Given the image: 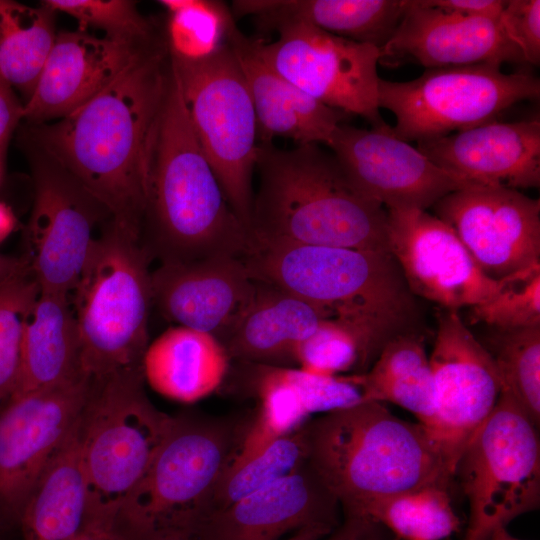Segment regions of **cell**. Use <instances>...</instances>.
Wrapping results in <instances>:
<instances>
[{
  "mask_svg": "<svg viewBox=\"0 0 540 540\" xmlns=\"http://www.w3.org/2000/svg\"><path fill=\"white\" fill-rule=\"evenodd\" d=\"M349 377L360 389L362 402L396 404L411 412L420 424L435 431L433 377L423 339L418 333L393 338L366 372Z\"/></svg>",
  "mask_w": 540,
  "mask_h": 540,
  "instance_id": "4dcf8cb0",
  "label": "cell"
},
{
  "mask_svg": "<svg viewBox=\"0 0 540 540\" xmlns=\"http://www.w3.org/2000/svg\"><path fill=\"white\" fill-rule=\"evenodd\" d=\"M387 244L411 292L447 310L490 299L515 275L488 277L452 228L426 210L387 209Z\"/></svg>",
  "mask_w": 540,
  "mask_h": 540,
  "instance_id": "9a60e30c",
  "label": "cell"
},
{
  "mask_svg": "<svg viewBox=\"0 0 540 540\" xmlns=\"http://www.w3.org/2000/svg\"><path fill=\"white\" fill-rule=\"evenodd\" d=\"M144 381L143 371L91 380L77 431L92 519H118L171 427Z\"/></svg>",
  "mask_w": 540,
  "mask_h": 540,
  "instance_id": "ba28073f",
  "label": "cell"
},
{
  "mask_svg": "<svg viewBox=\"0 0 540 540\" xmlns=\"http://www.w3.org/2000/svg\"><path fill=\"white\" fill-rule=\"evenodd\" d=\"M442 169L482 186L540 185V121H492L416 147Z\"/></svg>",
  "mask_w": 540,
  "mask_h": 540,
  "instance_id": "603a6c76",
  "label": "cell"
},
{
  "mask_svg": "<svg viewBox=\"0 0 540 540\" xmlns=\"http://www.w3.org/2000/svg\"><path fill=\"white\" fill-rule=\"evenodd\" d=\"M294 363L304 371L324 376H340L349 371L362 374L369 369L352 333L326 319L297 346Z\"/></svg>",
  "mask_w": 540,
  "mask_h": 540,
  "instance_id": "ab89813d",
  "label": "cell"
},
{
  "mask_svg": "<svg viewBox=\"0 0 540 540\" xmlns=\"http://www.w3.org/2000/svg\"><path fill=\"white\" fill-rule=\"evenodd\" d=\"M32 168L34 200L23 256L41 290L70 294L98 236L96 228L111 217L47 157H33Z\"/></svg>",
  "mask_w": 540,
  "mask_h": 540,
  "instance_id": "5bb4252c",
  "label": "cell"
},
{
  "mask_svg": "<svg viewBox=\"0 0 540 540\" xmlns=\"http://www.w3.org/2000/svg\"><path fill=\"white\" fill-rule=\"evenodd\" d=\"M328 147L356 189L386 209L426 210L477 185L433 163L387 123L371 129L341 123Z\"/></svg>",
  "mask_w": 540,
  "mask_h": 540,
  "instance_id": "e0dca14e",
  "label": "cell"
},
{
  "mask_svg": "<svg viewBox=\"0 0 540 540\" xmlns=\"http://www.w3.org/2000/svg\"><path fill=\"white\" fill-rule=\"evenodd\" d=\"M170 78L159 39L106 89L29 139L109 213L141 237L161 114Z\"/></svg>",
  "mask_w": 540,
  "mask_h": 540,
  "instance_id": "6da1fadb",
  "label": "cell"
},
{
  "mask_svg": "<svg viewBox=\"0 0 540 540\" xmlns=\"http://www.w3.org/2000/svg\"><path fill=\"white\" fill-rule=\"evenodd\" d=\"M540 96V79L500 65L430 68L406 82L381 79L378 105L394 114L393 133L404 141L444 137L492 121L524 100Z\"/></svg>",
  "mask_w": 540,
  "mask_h": 540,
  "instance_id": "30bf717a",
  "label": "cell"
},
{
  "mask_svg": "<svg viewBox=\"0 0 540 540\" xmlns=\"http://www.w3.org/2000/svg\"><path fill=\"white\" fill-rule=\"evenodd\" d=\"M151 257L141 237L106 222L70 292L81 369L91 380L143 371L152 300Z\"/></svg>",
  "mask_w": 540,
  "mask_h": 540,
  "instance_id": "8992f818",
  "label": "cell"
},
{
  "mask_svg": "<svg viewBox=\"0 0 540 540\" xmlns=\"http://www.w3.org/2000/svg\"><path fill=\"white\" fill-rule=\"evenodd\" d=\"M379 51V64L389 67L416 63L430 69L525 62L499 20L445 12L420 0L406 1L398 27Z\"/></svg>",
  "mask_w": 540,
  "mask_h": 540,
  "instance_id": "ffe728a7",
  "label": "cell"
},
{
  "mask_svg": "<svg viewBox=\"0 0 540 540\" xmlns=\"http://www.w3.org/2000/svg\"><path fill=\"white\" fill-rule=\"evenodd\" d=\"M42 5L77 20L81 31L102 30L107 37L136 44L152 41L154 28L129 0H44Z\"/></svg>",
  "mask_w": 540,
  "mask_h": 540,
  "instance_id": "f35d334b",
  "label": "cell"
},
{
  "mask_svg": "<svg viewBox=\"0 0 540 540\" xmlns=\"http://www.w3.org/2000/svg\"><path fill=\"white\" fill-rule=\"evenodd\" d=\"M499 23L507 38L520 50L524 61L539 66L540 1H506Z\"/></svg>",
  "mask_w": 540,
  "mask_h": 540,
  "instance_id": "60d3db41",
  "label": "cell"
},
{
  "mask_svg": "<svg viewBox=\"0 0 540 540\" xmlns=\"http://www.w3.org/2000/svg\"><path fill=\"white\" fill-rule=\"evenodd\" d=\"M407 0H238L233 17H255L259 28L275 31L301 21L336 36L382 48L392 37Z\"/></svg>",
  "mask_w": 540,
  "mask_h": 540,
  "instance_id": "484cf974",
  "label": "cell"
},
{
  "mask_svg": "<svg viewBox=\"0 0 540 540\" xmlns=\"http://www.w3.org/2000/svg\"><path fill=\"white\" fill-rule=\"evenodd\" d=\"M40 290L30 269L0 284V410L15 396L24 326Z\"/></svg>",
  "mask_w": 540,
  "mask_h": 540,
  "instance_id": "d590c367",
  "label": "cell"
},
{
  "mask_svg": "<svg viewBox=\"0 0 540 540\" xmlns=\"http://www.w3.org/2000/svg\"><path fill=\"white\" fill-rule=\"evenodd\" d=\"M307 460L305 423L260 452L238 463L229 464L211 493L203 519L290 475Z\"/></svg>",
  "mask_w": 540,
  "mask_h": 540,
  "instance_id": "836d02e7",
  "label": "cell"
},
{
  "mask_svg": "<svg viewBox=\"0 0 540 540\" xmlns=\"http://www.w3.org/2000/svg\"><path fill=\"white\" fill-rule=\"evenodd\" d=\"M131 540H195L190 532L182 530H166L131 538Z\"/></svg>",
  "mask_w": 540,
  "mask_h": 540,
  "instance_id": "c3c4849f",
  "label": "cell"
},
{
  "mask_svg": "<svg viewBox=\"0 0 540 540\" xmlns=\"http://www.w3.org/2000/svg\"><path fill=\"white\" fill-rule=\"evenodd\" d=\"M77 430L78 423L25 505L24 540H73L92 521Z\"/></svg>",
  "mask_w": 540,
  "mask_h": 540,
  "instance_id": "f546056e",
  "label": "cell"
},
{
  "mask_svg": "<svg viewBox=\"0 0 540 540\" xmlns=\"http://www.w3.org/2000/svg\"><path fill=\"white\" fill-rule=\"evenodd\" d=\"M247 421L198 413L173 416L148 470L119 512L118 522L128 536L192 533L238 449Z\"/></svg>",
  "mask_w": 540,
  "mask_h": 540,
  "instance_id": "52a82bcc",
  "label": "cell"
},
{
  "mask_svg": "<svg viewBox=\"0 0 540 540\" xmlns=\"http://www.w3.org/2000/svg\"><path fill=\"white\" fill-rule=\"evenodd\" d=\"M469 504L465 540L506 525L540 504V440L536 426L504 392L466 443L457 462Z\"/></svg>",
  "mask_w": 540,
  "mask_h": 540,
  "instance_id": "8fae6325",
  "label": "cell"
},
{
  "mask_svg": "<svg viewBox=\"0 0 540 540\" xmlns=\"http://www.w3.org/2000/svg\"><path fill=\"white\" fill-rule=\"evenodd\" d=\"M340 504L308 461L290 475L205 517L195 540H278L312 525L338 526Z\"/></svg>",
  "mask_w": 540,
  "mask_h": 540,
  "instance_id": "7402d4cb",
  "label": "cell"
},
{
  "mask_svg": "<svg viewBox=\"0 0 540 540\" xmlns=\"http://www.w3.org/2000/svg\"><path fill=\"white\" fill-rule=\"evenodd\" d=\"M141 241L160 264L243 257L251 244L199 144L172 66Z\"/></svg>",
  "mask_w": 540,
  "mask_h": 540,
  "instance_id": "5b68a950",
  "label": "cell"
},
{
  "mask_svg": "<svg viewBox=\"0 0 540 540\" xmlns=\"http://www.w3.org/2000/svg\"><path fill=\"white\" fill-rule=\"evenodd\" d=\"M472 540H521L512 536L504 526L490 529Z\"/></svg>",
  "mask_w": 540,
  "mask_h": 540,
  "instance_id": "f907efd6",
  "label": "cell"
},
{
  "mask_svg": "<svg viewBox=\"0 0 540 540\" xmlns=\"http://www.w3.org/2000/svg\"><path fill=\"white\" fill-rule=\"evenodd\" d=\"M90 384L81 375L0 410V529L20 523L42 473L77 426Z\"/></svg>",
  "mask_w": 540,
  "mask_h": 540,
  "instance_id": "4fadbf2b",
  "label": "cell"
},
{
  "mask_svg": "<svg viewBox=\"0 0 540 540\" xmlns=\"http://www.w3.org/2000/svg\"><path fill=\"white\" fill-rule=\"evenodd\" d=\"M169 55L199 144L250 232L258 124L239 62L226 40L201 57Z\"/></svg>",
  "mask_w": 540,
  "mask_h": 540,
  "instance_id": "9c48e42d",
  "label": "cell"
},
{
  "mask_svg": "<svg viewBox=\"0 0 540 540\" xmlns=\"http://www.w3.org/2000/svg\"><path fill=\"white\" fill-rule=\"evenodd\" d=\"M470 320L503 332L540 326V266L515 274L493 297L470 307Z\"/></svg>",
  "mask_w": 540,
  "mask_h": 540,
  "instance_id": "74e56055",
  "label": "cell"
},
{
  "mask_svg": "<svg viewBox=\"0 0 540 540\" xmlns=\"http://www.w3.org/2000/svg\"><path fill=\"white\" fill-rule=\"evenodd\" d=\"M255 169L252 240L389 252L387 209L356 189L333 153L259 143Z\"/></svg>",
  "mask_w": 540,
  "mask_h": 540,
  "instance_id": "277c9868",
  "label": "cell"
},
{
  "mask_svg": "<svg viewBox=\"0 0 540 540\" xmlns=\"http://www.w3.org/2000/svg\"><path fill=\"white\" fill-rule=\"evenodd\" d=\"M308 463L345 516L370 503L431 485L449 487L458 459L426 426L360 402L306 423Z\"/></svg>",
  "mask_w": 540,
  "mask_h": 540,
  "instance_id": "3957f363",
  "label": "cell"
},
{
  "mask_svg": "<svg viewBox=\"0 0 540 540\" xmlns=\"http://www.w3.org/2000/svg\"><path fill=\"white\" fill-rule=\"evenodd\" d=\"M271 43L259 40L268 66L322 104L386 124L378 105L379 48L295 21L280 25Z\"/></svg>",
  "mask_w": 540,
  "mask_h": 540,
  "instance_id": "7c38bea8",
  "label": "cell"
},
{
  "mask_svg": "<svg viewBox=\"0 0 540 540\" xmlns=\"http://www.w3.org/2000/svg\"><path fill=\"white\" fill-rule=\"evenodd\" d=\"M15 222L12 210L0 202V243L12 232Z\"/></svg>",
  "mask_w": 540,
  "mask_h": 540,
  "instance_id": "681fc988",
  "label": "cell"
},
{
  "mask_svg": "<svg viewBox=\"0 0 540 540\" xmlns=\"http://www.w3.org/2000/svg\"><path fill=\"white\" fill-rule=\"evenodd\" d=\"M480 269L501 280L540 266V200L501 186L472 185L434 206Z\"/></svg>",
  "mask_w": 540,
  "mask_h": 540,
  "instance_id": "2e32d148",
  "label": "cell"
},
{
  "mask_svg": "<svg viewBox=\"0 0 540 540\" xmlns=\"http://www.w3.org/2000/svg\"><path fill=\"white\" fill-rule=\"evenodd\" d=\"M425 6L466 17H485L499 20L503 0H420Z\"/></svg>",
  "mask_w": 540,
  "mask_h": 540,
  "instance_id": "b9f144b4",
  "label": "cell"
},
{
  "mask_svg": "<svg viewBox=\"0 0 540 540\" xmlns=\"http://www.w3.org/2000/svg\"><path fill=\"white\" fill-rule=\"evenodd\" d=\"M335 528L327 525H312L304 527L287 538L286 540H321Z\"/></svg>",
  "mask_w": 540,
  "mask_h": 540,
  "instance_id": "7dc6e473",
  "label": "cell"
},
{
  "mask_svg": "<svg viewBox=\"0 0 540 540\" xmlns=\"http://www.w3.org/2000/svg\"><path fill=\"white\" fill-rule=\"evenodd\" d=\"M0 162H1V159H0Z\"/></svg>",
  "mask_w": 540,
  "mask_h": 540,
  "instance_id": "816d5d0a",
  "label": "cell"
},
{
  "mask_svg": "<svg viewBox=\"0 0 540 540\" xmlns=\"http://www.w3.org/2000/svg\"><path fill=\"white\" fill-rule=\"evenodd\" d=\"M244 394L258 401L257 412L289 434L313 414L347 407L351 386L337 376H324L298 367L237 362Z\"/></svg>",
  "mask_w": 540,
  "mask_h": 540,
  "instance_id": "f1b7e54d",
  "label": "cell"
},
{
  "mask_svg": "<svg viewBox=\"0 0 540 540\" xmlns=\"http://www.w3.org/2000/svg\"><path fill=\"white\" fill-rule=\"evenodd\" d=\"M170 13L167 24L169 52L184 58L204 56L225 40L232 12L220 2L163 0Z\"/></svg>",
  "mask_w": 540,
  "mask_h": 540,
  "instance_id": "8d00e7d4",
  "label": "cell"
},
{
  "mask_svg": "<svg viewBox=\"0 0 540 540\" xmlns=\"http://www.w3.org/2000/svg\"><path fill=\"white\" fill-rule=\"evenodd\" d=\"M436 408L433 432L459 460L471 436L494 409L501 381L494 360L457 311L437 315L429 357Z\"/></svg>",
  "mask_w": 540,
  "mask_h": 540,
  "instance_id": "ac0fdd59",
  "label": "cell"
},
{
  "mask_svg": "<svg viewBox=\"0 0 540 540\" xmlns=\"http://www.w3.org/2000/svg\"><path fill=\"white\" fill-rule=\"evenodd\" d=\"M487 349V348H486ZM496 365L501 392L509 395L536 427L540 423V326L497 331L487 349Z\"/></svg>",
  "mask_w": 540,
  "mask_h": 540,
  "instance_id": "e575fe53",
  "label": "cell"
},
{
  "mask_svg": "<svg viewBox=\"0 0 540 540\" xmlns=\"http://www.w3.org/2000/svg\"><path fill=\"white\" fill-rule=\"evenodd\" d=\"M29 270L26 258L0 254V284Z\"/></svg>",
  "mask_w": 540,
  "mask_h": 540,
  "instance_id": "bcb514c9",
  "label": "cell"
},
{
  "mask_svg": "<svg viewBox=\"0 0 540 540\" xmlns=\"http://www.w3.org/2000/svg\"><path fill=\"white\" fill-rule=\"evenodd\" d=\"M157 40L136 44L81 30L56 34L22 120L39 125L64 118L106 89Z\"/></svg>",
  "mask_w": 540,
  "mask_h": 540,
  "instance_id": "d6986e66",
  "label": "cell"
},
{
  "mask_svg": "<svg viewBox=\"0 0 540 540\" xmlns=\"http://www.w3.org/2000/svg\"><path fill=\"white\" fill-rule=\"evenodd\" d=\"M383 528L365 517L345 516L344 523L321 540H387Z\"/></svg>",
  "mask_w": 540,
  "mask_h": 540,
  "instance_id": "ee69618b",
  "label": "cell"
},
{
  "mask_svg": "<svg viewBox=\"0 0 540 540\" xmlns=\"http://www.w3.org/2000/svg\"><path fill=\"white\" fill-rule=\"evenodd\" d=\"M151 287L166 319L221 341L250 303L256 281L241 257L222 255L160 264L151 272Z\"/></svg>",
  "mask_w": 540,
  "mask_h": 540,
  "instance_id": "44dd1931",
  "label": "cell"
},
{
  "mask_svg": "<svg viewBox=\"0 0 540 540\" xmlns=\"http://www.w3.org/2000/svg\"><path fill=\"white\" fill-rule=\"evenodd\" d=\"M251 278L286 290L346 328L373 364L393 338L418 333L419 308L388 251L252 240Z\"/></svg>",
  "mask_w": 540,
  "mask_h": 540,
  "instance_id": "7a4b0ae2",
  "label": "cell"
},
{
  "mask_svg": "<svg viewBox=\"0 0 540 540\" xmlns=\"http://www.w3.org/2000/svg\"><path fill=\"white\" fill-rule=\"evenodd\" d=\"M230 361L215 336L178 325L148 345L143 358L144 379L169 399L194 403L223 384Z\"/></svg>",
  "mask_w": 540,
  "mask_h": 540,
  "instance_id": "4316f807",
  "label": "cell"
},
{
  "mask_svg": "<svg viewBox=\"0 0 540 540\" xmlns=\"http://www.w3.org/2000/svg\"><path fill=\"white\" fill-rule=\"evenodd\" d=\"M23 105L12 86L0 75V159L12 132L22 120Z\"/></svg>",
  "mask_w": 540,
  "mask_h": 540,
  "instance_id": "7bdbcfd3",
  "label": "cell"
},
{
  "mask_svg": "<svg viewBox=\"0 0 540 540\" xmlns=\"http://www.w3.org/2000/svg\"><path fill=\"white\" fill-rule=\"evenodd\" d=\"M53 15L42 4L32 7L0 0V75L22 93L25 102L56 37Z\"/></svg>",
  "mask_w": 540,
  "mask_h": 540,
  "instance_id": "1f68e13d",
  "label": "cell"
},
{
  "mask_svg": "<svg viewBox=\"0 0 540 540\" xmlns=\"http://www.w3.org/2000/svg\"><path fill=\"white\" fill-rule=\"evenodd\" d=\"M404 540H444L460 529L448 487L431 485L381 498L359 515Z\"/></svg>",
  "mask_w": 540,
  "mask_h": 540,
  "instance_id": "d6a6232c",
  "label": "cell"
},
{
  "mask_svg": "<svg viewBox=\"0 0 540 540\" xmlns=\"http://www.w3.org/2000/svg\"><path fill=\"white\" fill-rule=\"evenodd\" d=\"M81 375L79 332L69 294L40 290L24 326L14 398Z\"/></svg>",
  "mask_w": 540,
  "mask_h": 540,
  "instance_id": "83f0119b",
  "label": "cell"
},
{
  "mask_svg": "<svg viewBox=\"0 0 540 540\" xmlns=\"http://www.w3.org/2000/svg\"><path fill=\"white\" fill-rule=\"evenodd\" d=\"M73 540H131L120 526L118 519L97 518Z\"/></svg>",
  "mask_w": 540,
  "mask_h": 540,
  "instance_id": "f6af8a7d",
  "label": "cell"
},
{
  "mask_svg": "<svg viewBox=\"0 0 540 540\" xmlns=\"http://www.w3.org/2000/svg\"><path fill=\"white\" fill-rule=\"evenodd\" d=\"M225 40L244 75L260 143H271L275 136H282L297 145L328 146L347 114L315 100L268 66L260 54L259 40L246 37L234 19L227 26Z\"/></svg>",
  "mask_w": 540,
  "mask_h": 540,
  "instance_id": "cb8c5ba5",
  "label": "cell"
},
{
  "mask_svg": "<svg viewBox=\"0 0 540 540\" xmlns=\"http://www.w3.org/2000/svg\"><path fill=\"white\" fill-rule=\"evenodd\" d=\"M323 320L320 312L298 296L256 281L247 308L220 341L230 360L295 367L297 346Z\"/></svg>",
  "mask_w": 540,
  "mask_h": 540,
  "instance_id": "d4e9b609",
  "label": "cell"
}]
</instances>
